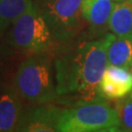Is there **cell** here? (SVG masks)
I'll list each match as a JSON object with an SVG mask.
<instances>
[{
  "instance_id": "obj_2",
  "label": "cell",
  "mask_w": 132,
  "mask_h": 132,
  "mask_svg": "<svg viewBox=\"0 0 132 132\" xmlns=\"http://www.w3.org/2000/svg\"><path fill=\"white\" fill-rule=\"evenodd\" d=\"M51 51L29 54L15 72L13 85L24 100L33 104H48L57 99Z\"/></svg>"
},
{
  "instance_id": "obj_7",
  "label": "cell",
  "mask_w": 132,
  "mask_h": 132,
  "mask_svg": "<svg viewBox=\"0 0 132 132\" xmlns=\"http://www.w3.org/2000/svg\"><path fill=\"white\" fill-rule=\"evenodd\" d=\"M132 91V72L127 69L110 65L100 81V97L106 100H120Z\"/></svg>"
},
{
  "instance_id": "obj_9",
  "label": "cell",
  "mask_w": 132,
  "mask_h": 132,
  "mask_svg": "<svg viewBox=\"0 0 132 132\" xmlns=\"http://www.w3.org/2000/svg\"><path fill=\"white\" fill-rule=\"evenodd\" d=\"M113 5V0H82V18L93 33H104L109 28Z\"/></svg>"
},
{
  "instance_id": "obj_1",
  "label": "cell",
  "mask_w": 132,
  "mask_h": 132,
  "mask_svg": "<svg viewBox=\"0 0 132 132\" xmlns=\"http://www.w3.org/2000/svg\"><path fill=\"white\" fill-rule=\"evenodd\" d=\"M59 43L54 53L58 96L91 100L99 97L100 81L108 67V34L96 40Z\"/></svg>"
},
{
  "instance_id": "obj_3",
  "label": "cell",
  "mask_w": 132,
  "mask_h": 132,
  "mask_svg": "<svg viewBox=\"0 0 132 132\" xmlns=\"http://www.w3.org/2000/svg\"><path fill=\"white\" fill-rule=\"evenodd\" d=\"M57 131H119L118 112L100 96L87 101L80 100L71 108L61 110L57 121Z\"/></svg>"
},
{
  "instance_id": "obj_8",
  "label": "cell",
  "mask_w": 132,
  "mask_h": 132,
  "mask_svg": "<svg viewBox=\"0 0 132 132\" xmlns=\"http://www.w3.org/2000/svg\"><path fill=\"white\" fill-rule=\"evenodd\" d=\"M22 99L14 85L0 86V132L16 131L24 113Z\"/></svg>"
},
{
  "instance_id": "obj_10",
  "label": "cell",
  "mask_w": 132,
  "mask_h": 132,
  "mask_svg": "<svg viewBox=\"0 0 132 132\" xmlns=\"http://www.w3.org/2000/svg\"><path fill=\"white\" fill-rule=\"evenodd\" d=\"M108 34L107 57L110 65L120 67L123 69H131L132 66V35L118 36Z\"/></svg>"
},
{
  "instance_id": "obj_5",
  "label": "cell",
  "mask_w": 132,
  "mask_h": 132,
  "mask_svg": "<svg viewBox=\"0 0 132 132\" xmlns=\"http://www.w3.org/2000/svg\"><path fill=\"white\" fill-rule=\"evenodd\" d=\"M82 0H40L38 8L58 43L70 41L82 28Z\"/></svg>"
},
{
  "instance_id": "obj_14",
  "label": "cell",
  "mask_w": 132,
  "mask_h": 132,
  "mask_svg": "<svg viewBox=\"0 0 132 132\" xmlns=\"http://www.w3.org/2000/svg\"><path fill=\"white\" fill-rule=\"evenodd\" d=\"M5 54H6L5 50L2 47H1V45H0V62H1V60L3 59V57H4Z\"/></svg>"
},
{
  "instance_id": "obj_13",
  "label": "cell",
  "mask_w": 132,
  "mask_h": 132,
  "mask_svg": "<svg viewBox=\"0 0 132 132\" xmlns=\"http://www.w3.org/2000/svg\"><path fill=\"white\" fill-rule=\"evenodd\" d=\"M116 110L119 119V131H132V91L117 103Z\"/></svg>"
},
{
  "instance_id": "obj_6",
  "label": "cell",
  "mask_w": 132,
  "mask_h": 132,
  "mask_svg": "<svg viewBox=\"0 0 132 132\" xmlns=\"http://www.w3.org/2000/svg\"><path fill=\"white\" fill-rule=\"evenodd\" d=\"M61 108L51 105L38 106L23 113L16 131L23 132H54L57 131V121Z\"/></svg>"
},
{
  "instance_id": "obj_11",
  "label": "cell",
  "mask_w": 132,
  "mask_h": 132,
  "mask_svg": "<svg viewBox=\"0 0 132 132\" xmlns=\"http://www.w3.org/2000/svg\"><path fill=\"white\" fill-rule=\"evenodd\" d=\"M109 29L118 36L132 35V0H121L113 5Z\"/></svg>"
},
{
  "instance_id": "obj_15",
  "label": "cell",
  "mask_w": 132,
  "mask_h": 132,
  "mask_svg": "<svg viewBox=\"0 0 132 132\" xmlns=\"http://www.w3.org/2000/svg\"><path fill=\"white\" fill-rule=\"evenodd\" d=\"M113 1H116V2H118V1H121V0H113Z\"/></svg>"
},
{
  "instance_id": "obj_12",
  "label": "cell",
  "mask_w": 132,
  "mask_h": 132,
  "mask_svg": "<svg viewBox=\"0 0 132 132\" xmlns=\"http://www.w3.org/2000/svg\"><path fill=\"white\" fill-rule=\"evenodd\" d=\"M33 4L32 0H0V38Z\"/></svg>"
},
{
  "instance_id": "obj_16",
  "label": "cell",
  "mask_w": 132,
  "mask_h": 132,
  "mask_svg": "<svg viewBox=\"0 0 132 132\" xmlns=\"http://www.w3.org/2000/svg\"><path fill=\"white\" fill-rule=\"evenodd\" d=\"M38 1H40V0H36V2H38Z\"/></svg>"
},
{
  "instance_id": "obj_17",
  "label": "cell",
  "mask_w": 132,
  "mask_h": 132,
  "mask_svg": "<svg viewBox=\"0 0 132 132\" xmlns=\"http://www.w3.org/2000/svg\"><path fill=\"white\" fill-rule=\"evenodd\" d=\"M131 70H132V66H131Z\"/></svg>"
},
{
  "instance_id": "obj_4",
  "label": "cell",
  "mask_w": 132,
  "mask_h": 132,
  "mask_svg": "<svg viewBox=\"0 0 132 132\" xmlns=\"http://www.w3.org/2000/svg\"><path fill=\"white\" fill-rule=\"evenodd\" d=\"M4 36L9 47L28 54L55 49V39L36 3L10 27Z\"/></svg>"
}]
</instances>
